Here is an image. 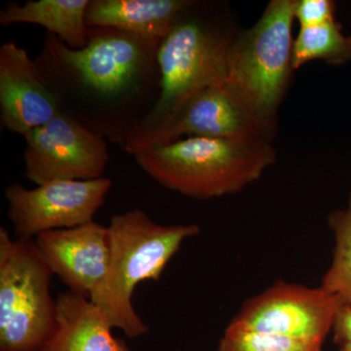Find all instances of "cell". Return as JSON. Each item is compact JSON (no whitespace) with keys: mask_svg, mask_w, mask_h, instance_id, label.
Masks as SVG:
<instances>
[{"mask_svg":"<svg viewBox=\"0 0 351 351\" xmlns=\"http://www.w3.org/2000/svg\"><path fill=\"white\" fill-rule=\"evenodd\" d=\"M52 270L36 240L0 228V351H40L57 326Z\"/></svg>","mask_w":351,"mask_h":351,"instance_id":"obj_6","label":"cell"},{"mask_svg":"<svg viewBox=\"0 0 351 351\" xmlns=\"http://www.w3.org/2000/svg\"><path fill=\"white\" fill-rule=\"evenodd\" d=\"M56 302V330L40 351H132L87 298L66 291Z\"/></svg>","mask_w":351,"mask_h":351,"instance_id":"obj_13","label":"cell"},{"mask_svg":"<svg viewBox=\"0 0 351 351\" xmlns=\"http://www.w3.org/2000/svg\"><path fill=\"white\" fill-rule=\"evenodd\" d=\"M62 112L34 59L14 40L0 47V117L2 126L23 137Z\"/></svg>","mask_w":351,"mask_h":351,"instance_id":"obj_11","label":"cell"},{"mask_svg":"<svg viewBox=\"0 0 351 351\" xmlns=\"http://www.w3.org/2000/svg\"><path fill=\"white\" fill-rule=\"evenodd\" d=\"M329 226L334 232V257L321 288L339 304H351V193L346 209L330 215Z\"/></svg>","mask_w":351,"mask_h":351,"instance_id":"obj_17","label":"cell"},{"mask_svg":"<svg viewBox=\"0 0 351 351\" xmlns=\"http://www.w3.org/2000/svg\"><path fill=\"white\" fill-rule=\"evenodd\" d=\"M294 1L272 0L255 25L237 34L228 82L248 104L270 138L293 69Z\"/></svg>","mask_w":351,"mask_h":351,"instance_id":"obj_5","label":"cell"},{"mask_svg":"<svg viewBox=\"0 0 351 351\" xmlns=\"http://www.w3.org/2000/svg\"><path fill=\"white\" fill-rule=\"evenodd\" d=\"M189 0H90L86 25L161 41Z\"/></svg>","mask_w":351,"mask_h":351,"instance_id":"obj_14","label":"cell"},{"mask_svg":"<svg viewBox=\"0 0 351 351\" xmlns=\"http://www.w3.org/2000/svg\"><path fill=\"white\" fill-rule=\"evenodd\" d=\"M24 138L25 176L38 186L100 179L110 161L106 138L63 112Z\"/></svg>","mask_w":351,"mask_h":351,"instance_id":"obj_7","label":"cell"},{"mask_svg":"<svg viewBox=\"0 0 351 351\" xmlns=\"http://www.w3.org/2000/svg\"><path fill=\"white\" fill-rule=\"evenodd\" d=\"M34 240L53 274L69 291L89 299L107 274L110 258L108 226L92 221L43 232Z\"/></svg>","mask_w":351,"mask_h":351,"instance_id":"obj_12","label":"cell"},{"mask_svg":"<svg viewBox=\"0 0 351 351\" xmlns=\"http://www.w3.org/2000/svg\"><path fill=\"white\" fill-rule=\"evenodd\" d=\"M216 4L191 1L160 41L157 63L160 94L149 114L134 129L123 151L134 156L141 144L193 95L228 80L235 34L215 10Z\"/></svg>","mask_w":351,"mask_h":351,"instance_id":"obj_2","label":"cell"},{"mask_svg":"<svg viewBox=\"0 0 351 351\" xmlns=\"http://www.w3.org/2000/svg\"><path fill=\"white\" fill-rule=\"evenodd\" d=\"M159 43L113 27H91L86 45L73 49L47 32L34 62L62 112L123 149L158 100Z\"/></svg>","mask_w":351,"mask_h":351,"instance_id":"obj_1","label":"cell"},{"mask_svg":"<svg viewBox=\"0 0 351 351\" xmlns=\"http://www.w3.org/2000/svg\"><path fill=\"white\" fill-rule=\"evenodd\" d=\"M112 182L108 178L58 180L27 189L12 184L5 189L8 218L18 239H36L50 230L76 228L94 221Z\"/></svg>","mask_w":351,"mask_h":351,"instance_id":"obj_8","label":"cell"},{"mask_svg":"<svg viewBox=\"0 0 351 351\" xmlns=\"http://www.w3.org/2000/svg\"><path fill=\"white\" fill-rule=\"evenodd\" d=\"M339 351H351V345L341 346Z\"/></svg>","mask_w":351,"mask_h":351,"instance_id":"obj_21","label":"cell"},{"mask_svg":"<svg viewBox=\"0 0 351 351\" xmlns=\"http://www.w3.org/2000/svg\"><path fill=\"white\" fill-rule=\"evenodd\" d=\"M90 0H27L11 2L0 10V24H32L45 27L69 47L80 49L87 43L86 12Z\"/></svg>","mask_w":351,"mask_h":351,"instance_id":"obj_15","label":"cell"},{"mask_svg":"<svg viewBox=\"0 0 351 351\" xmlns=\"http://www.w3.org/2000/svg\"><path fill=\"white\" fill-rule=\"evenodd\" d=\"M321 60L339 64L351 61V38L336 20L315 27H301L293 43V69Z\"/></svg>","mask_w":351,"mask_h":351,"instance_id":"obj_16","label":"cell"},{"mask_svg":"<svg viewBox=\"0 0 351 351\" xmlns=\"http://www.w3.org/2000/svg\"><path fill=\"white\" fill-rule=\"evenodd\" d=\"M339 306L321 287L278 282L245 302L230 324L322 345Z\"/></svg>","mask_w":351,"mask_h":351,"instance_id":"obj_9","label":"cell"},{"mask_svg":"<svg viewBox=\"0 0 351 351\" xmlns=\"http://www.w3.org/2000/svg\"><path fill=\"white\" fill-rule=\"evenodd\" d=\"M108 228L110 258L107 274L89 300L112 329L138 338L147 334L149 327L132 304L135 288L143 281L159 280L184 240L196 237L200 228L195 223L159 225L140 209L114 215Z\"/></svg>","mask_w":351,"mask_h":351,"instance_id":"obj_3","label":"cell"},{"mask_svg":"<svg viewBox=\"0 0 351 351\" xmlns=\"http://www.w3.org/2000/svg\"><path fill=\"white\" fill-rule=\"evenodd\" d=\"M335 5L331 0H297L294 17L301 27H315L335 21Z\"/></svg>","mask_w":351,"mask_h":351,"instance_id":"obj_19","label":"cell"},{"mask_svg":"<svg viewBox=\"0 0 351 351\" xmlns=\"http://www.w3.org/2000/svg\"><path fill=\"white\" fill-rule=\"evenodd\" d=\"M332 331L337 345H351V304L339 306L332 321Z\"/></svg>","mask_w":351,"mask_h":351,"instance_id":"obj_20","label":"cell"},{"mask_svg":"<svg viewBox=\"0 0 351 351\" xmlns=\"http://www.w3.org/2000/svg\"><path fill=\"white\" fill-rule=\"evenodd\" d=\"M164 188L195 199L239 193L276 162L269 140L254 142L189 137L134 156Z\"/></svg>","mask_w":351,"mask_h":351,"instance_id":"obj_4","label":"cell"},{"mask_svg":"<svg viewBox=\"0 0 351 351\" xmlns=\"http://www.w3.org/2000/svg\"><path fill=\"white\" fill-rule=\"evenodd\" d=\"M218 351H322V345L248 331L230 324L219 341Z\"/></svg>","mask_w":351,"mask_h":351,"instance_id":"obj_18","label":"cell"},{"mask_svg":"<svg viewBox=\"0 0 351 351\" xmlns=\"http://www.w3.org/2000/svg\"><path fill=\"white\" fill-rule=\"evenodd\" d=\"M189 137L270 141L243 97L228 80L191 97L167 122L145 138L135 154Z\"/></svg>","mask_w":351,"mask_h":351,"instance_id":"obj_10","label":"cell"}]
</instances>
